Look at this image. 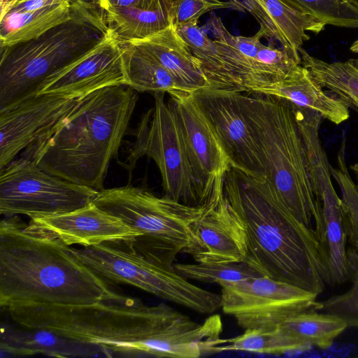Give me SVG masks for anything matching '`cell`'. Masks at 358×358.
<instances>
[{"label": "cell", "mask_w": 358, "mask_h": 358, "mask_svg": "<svg viewBox=\"0 0 358 358\" xmlns=\"http://www.w3.org/2000/svg\"><path fill=\"white\" fill-rule=\"evenodd\" d=\"M115 85H127V78L122 45L108 30L93 48L48 76L35 94L81 97Z\"/></svg>", "instance_id": "15"}, {"label": "cell", "mask_w": 358, "mask_h": 358, "mask_svg": "<svg viewBox=\"0 0 358 358\" xmlns=\"http://www.w3.org/2000/svg\"><path fill=\"white\" fill-rule=\"evenodd\" d=\"M191 228L203 247L196 262L246 261L248 249L245 226L224 192L211 209L192 223Z\"/></svg>", "instance_id": "18"}, {"label": "cell", "mask_w": 358, "mask_h": 358, "mask_svg": "<svg viewBox=\"0 0 358 358\" xmlns=\"http://www.w3.org/2000/svg\"><path fill=\"white\" fill-rule=\"evenodd\" d=\"M175 28L198 60L210 89L235 92L215 43L198 26V20L189 21Z\"/></svg>", "instance_id": "29"}, {"label": "cell", "mask_w": 358, "mask_h": 358, "mask_svg": "<svg viewBox=\"0 0 358 358\" xmlns=\"http://www.w3.org/2000/svg\"><path fill=\"white\" fill-rule=\"evenodd\" d=\"M152 94L154 107L144 115L136 129L127 169L131 173L138 159L147 156L159 169L164 196L189 206L203 204L180 127L165 101V93Z\"/></svg>", "instance_id": "9"}, {"label": "cell", "mask_w": 358, "mask_h": 358, "mask_svg": "<svg viewBox=\"0 0 358 358\" xmlns=\"http://www.w3.org/2000/svg\"><path fill=\"white\" fill-rule=\"evenodd\" d=\"M173 2L155 9L109 7L106 9L108 30L120 43L146 38L172 25Z\"/></svg>", "instance_id": "25"}, {"label": "cell", "mask_w": 358, "mask_h": 358, "mask_svg": "<svg viewBox=\"0 0 358 358\" xmlns=\"http://www.w3.org/2000/svg\"><path fill=\"white\" fill-rule=\"evenodd\" d=\"M240 351L261 355H282L301 351L299 346L278 327L247 329L236 337L221 338L213 353Z\"/></svg>", "instance_id": "30"}, {"label": "cell", "mask_w": 358, "mask_h": 358, "mask_svg": "<svg viewBox=\"0 0 358 358\" xmlns=\"http://www.w3.org/2000/svg\"><path fill=\"white\" fill-rule=\"evenodd\" d=\"M252 94H244V106L266 178L292 214L312 228L314 196L304 144L292 108L283 99Z\"/></svg>", "instance_id": "6"}, {"label": "cell", "mask_w": 358, "mask_h": 358, "mask_svg": "<svg viewBox=\"0 0 358 358\" xmlns=\"http://www.w3.org/2000/svg\"><path fill=\"white\" fill-rule=\"evenodd\" d=\"M309 178L314 196V233L320 249L328 285L349 280L345 232L341 198L331 179L327 154L317 133L304 136Z\"/></svg>", "instance_id": "12"}, {"label": "cell", "mask_w": 358, "mask_h": 358, "mask_svg": "<svg viewBox=\"0 0 358 358\" xmlns=\"http://www.w3.org/2000/svg\"><path fill=\"white\" fill-rule=\"evenodd\" d=\"M220 55L232 81L234 91L247 92L252 70L264 37L261 31L253 36H234L225 27L221 19L212 15L207 23Z\"/></svg>", "instance_id": "23"}, {"label": "cell", "mask_w": 358, "mask_h": 358, "mask_svg": "<svg viewBox=\"0 0 358 358\" xmlns=\"http://www.w3.org/2000/svg\"><path fill=\"white\" fill-rule=\"evenodd\" d=\"M253 94L283 99L301 108L320 113L335 124L348 120V107L335 95L324 90L301 64L283 80L257 90Z\"/></svg>", "instance_id": "21"}, {"label": "cell", "mask_w": 358, "mask_h": 358, "mask_svg": "<svg viewBox=\"0 0 358 358\" xmlns=\"http://www.w3.org/2000/svg\"><path fill=\"white\" fill-rule=\"evenodd\" d=\"M131 43L152 55L173 77L180 91L194 93L210 88L198 60L174 26Z\"/></svg>", "instance_id": "20"}, {"label": "cell", "mask_w": 358, "mask_h": 358, "mask_svg": "<svg viewBox=\"0 0 358 358\" xmlns=\"http://www.w3.org/2000/svg\"><path fill=\"white\" fill-rule=\"evenodd\" d=\"M1 328V352L9 355L43 354L57 357L96 356L103 350L98 346L71 339L52 331L38 329Z\"/></svg>", "instance_id": "22"}, {"label": "cell", "mask_w": 358, "mask_h": 358, "mask_svg": "<svg viewBox=\"0 0 358 358\" xmlns=\"http://www.w3.org/2000/svg\"><path fill=\"white\" fill-rule=\"evenodd\" d=\"M135 92L115 85L80 97L21 156L52 175L103 189L136 106Z\"/></svg>", "instance_id": "3"}, {"label": "cell", "mask_w": 358, "mask_h": 358, "mask_svg": "<svg viewBox=\"0 0 358 358\" xmlns=\"http://www.w3.org/2000/svg\"><path fill=\"white\" fill-rule=\"evenodd\" d=\"M193 95L232 166L257 178H266L261 152L245 110L244 94L207 88Z\"/></svg>", "instance_id": "14"}, {"label": "cell", "mask_w": 358, "mask_h": 358, "mask_svg": "<svg viewBox=\"0 0 358 358\" xmlns=\"http://www.w3.org/2000/svg\"><path fill=\"white\" fill-rule=\"evenodd\" d=\"M224 194L245 226V262L265 275L317 295L324 290L326 269L314 229L292 214L266 178L231 166Z\"/></svg>", "instance_id": "1"}, {"label": "cell", "mask_w": 358, "mask_h": 358, "mask_svg": "<svg viewBox=\"0 0 358 358\" xmlns=\"http://www.w3.org/2000/svg\"><path fill=\"white\" fill-rule=\"evenodd\" d=\"M6 310L21 327L48 329L98 346L106 355L141 357L145 343L166 326L173 308L166 303L148 306L110 291L90 305L24 306Z\"/></svg>", "instance_id": "4"}, {"label": "cell", "mask_w": 358, "mask_h": 358, "mask_svg": "<svg viewBox=\"0 0 358 358\" xmlns=\"http://www.w3.org/2000/svg\"><path fill=\"white\" fill-rule=\"evenodd\" d=\"M111 290L52 232L17 215L0 223V306H83Z\"/></svg>", "instance_id": "2"}, {"label": "cell", "mask_w": 358, "mask_h": 358, "mask_svg": "<svg viewBox=\"0 0 358 358\" xmlns=\"http://www.w3.org/2000/svg\"><path fill=\"white\" fill-rule=\"evenodd\" d=\"M350 50L352 52L358 53V39L352 44Z\"/></svg>", "instance_id": "41"}, {"label": "cell", "mask_w": 358, "mask_h": 358, "mask_svg": "<svg viewBox=\"0 0 358 358\" xmlns=\"http://www.w3.org/2000/svg\"><path fill=\"white\" fill-rule=\"evenodd\" d=\"M221 309L242 329H275L296 314L315 310L317 294L267 275L223 282Z\"/></svg>", "instance_id": "11"}, {"label": "cell", "mask_w": 358, "mask_h": 358, "mask_svg": "<svg viewBox=\"0 0 358 358\" xmlns=\"http://www.w3.org/2000/svg\"><path fill=\"white\" fill-rule=\"evenodd\" d=\"M70 0H0V17L10 13L33 11Z\"/></svg>", "instance_id": "38"}, {"label": "cell", "mask_w": 358, "mask_h": 358, "mask_svg": "<svg viewBox=\"0 0 358 358\" xmlns=\"http://www.w3.org/2000/svg\"><path fill=\"white\" fill-rule=\"evenodd\" d=\"M127 86L136 92L180 91L169 73L148 52L131 43H120Z\"/></svg>", "instance_id": "28"}, {"label": "cell", "mask_w": 358, "mask_h": 358, "mask_svg": "<svg viewBox=\"0 0 358 358\" xmlns=\"http://www.w3.org/2000/svg\"><path fill=\"white\" fill-rule=\"evenodd\" d=\"M234 6L237 5L220 0H176L172 5V25L176 27L189 21L198 20L206 13Z\"/></svg>", "instance_id": "36"}, {"label": "cell", "mask_w": 358, "mask_h": 358, "mask_svg": "<svg viewBox=\"0 0 358 358\" xmlns=\"http://www.w3.org/2000/svg\"><path fill=\"white\" fill-rule=\"evenodd\" d=\"M326 25L358 28V0H282Z\"/></svg>", "instance_id": "34"}, {"label": "cell", "mask_w": 358, "mask_h": 358, "mask_svg": "<svg viewBox=\"0 0 358 358\" xmlns=\"http://www.w3.org/2000/svg\"><path fill=\"white\" fill-rule=\"evenodd\" d=\"M99 191L52 175L20 156L0 169V213L45 217L93 202Z\"/></svg>", "instance_id": "10"}, {"label": "cell", "mask_w": 358, "mask_h": 358, "mask_svg": "<svg viewBox=\"0 0 358 358\" xmlns=\"http://www.w3.org/2000/svg\"><path fill=\"white\" fill-rule=\"evenodd\" d=\"M347 257L350 287L344 293L320 302L315 310L337 316L348 327L358 328V251L350 246Z\"/></svg>", "instance_id": "35"}, {"label": "cell", "mask_w": 358, "mask_h": 358, "mask_svg": "<svg viewBox=\"0 0 358 358\" xmlns=\"http://www.w3.org/2000/svg\"><path fill=\"white\" fill-rule=\"evenodd\" d=\"M71 17L70 1L33 11L6 14L0 17V46L34 39Z\"/></svg>", "instance_id": "24"}, {"label": "cell", "mask_w": 358, "mask_h": 358, "mask_svg": "<svg viewBox=\"0 0 358 358\" xmlns=\"http://www.w3.org/2000/svg\"><path fill=\"white\" fill-rule=\"evenodd\" d=\"M71 13L103 34L108 31L106 24V12L101 6V0H70Z\"/></svg>", "instance_id": "37"}, {"label": "cell", "mask_w": 358, "mask_h": 358, "mask_svg": "<svg viewBox=\"0 0 358 358\" xmlns=\"http://www.w3.org/2000/svg\"><path fill=\"white\" fill-rule=\"evenodd\" d=\"M240 6L257 21L259 31L295 58L301 59L299 50L309 40L308 32L319 34L326 24L282 0H242Z\"/></svg>", "instance_id": "19"}, {"label": "cell", "mask_w": 358, "mask_h": 358, "mask_svg": "<svg viewBox=\"0 0 358 358\" xmlns=\"http://www.w3.org/2000/svg\"><path fill=\"white\" fill-rule=\"evenodd\" d=\"M223 192L206 203L189 206L126 185L99 191L93 203L139 233L129 245L131 250L153 262L173 266L178 255L195 259L203 252L191 224L216 204Z\"/></svg>", "instance_id": "5"}, {"label": "cell", "mask_w": 358, "mask_h": 358, "mask_svg": "<svg viewBox=\"0 0 358 358\" xmlns=\"http://www.w3.org/2000/svg\"><path fill=\"white\" fill-rule=\"evenodd\" d=\"M278 327L299 346L301 351H306L313 347L329 348L348 327L337 316L308 310L292 315Z\"/></svg>", "instance_id": "27"}, {"label": "cell", "mask_w": 358, "mask_h": 358, "mask_svg": "<svg viewBox=\"0 0 358 358\" xmlns=\"http://www.w3.org/2000/svg\"><path fill=\"white\" fill-rule=\"evenodd\" d=\"M75 256L106 282L133 285L202 315L221 308V296L196 286L174 269L143 257L122 241L80 248Z\"/></svg>", "instance_id": "8"}, {"label": "cell", "mask_w": 358, "mask_h": 358, "mask_svg": "<svg viewBox=\"0 0 358 358\" xmlns=\"http://www.w3.org/2000/svg\"><path fill=\"white\" fill-rule=\"evenodd\" d=\"M301 65L323 89L358 111V59L327 62L299 50Z\"/></svg>", "instance_id": "26"}, {"label": "cell", "mask_w": 358, "mask_h": 358, "mask_svg": "<svg viewBox=\"0 0 358 358\" xmlns=\"http://www.w3.org/2000/svg\"><path fill=\"white\" fill-rule=\"evenodd\" d=\"M80 97L35 94L0 109V169L33 144Z\"/></svg>", "instance_id": "16"}, {"label": "cell", "mask_w": 358, "mask_h": 358, "mask_svg": "<svg viewBox=\"0 0 358 358\" xmlns=\"http://www.w3.org/2000/svg\"><path fill=\"white\" fill-rule=\"evenodd\" d=\"M171 0H101L106 10L109 7L155 9Z\"/></svg>", "instance_id": "39"}, {"label": "cell", "mask_w": 358, "mask_h": 358, "mask_svg": "<svg viewBox=\"0 0 358 358\" xmlns=\"http://www.w3.org/2000/svg\"><path fill=\"white\" fill-rule=\"evenodd\" d=\"M350 169H351V171H352V172L355 174V179H356V181H357L356 185H357V189H358V163H355L354 164H352L350 166Z\"/></svg>", "instance_id": "40"}, {"label": "cell", "mask_w": 358, "mask_h": 358, "mask_svg": "<svg viewBox=\"0 0 358 358\" xmlns=\"http://www.w3.org/2000/svg\"><path fill=\"white\" fill-rule=\"evenodd\" d=\"M168 105L180 127L201 200L212 199L223 187L232 163L193 93L168 94Z\"/></svg>", "instance_id": "13"}, {"label": "cell", "mask_w": 358, "mask_h": 358, "mask_svg": "<svg viewBox=\"0 0 358 358\" xmlns=\"http://www.w3.org/2000/svg\"><path fill=\"white\" fill-rule=\"evenodd\" d=\"M176 271L187 280L202 282L220 284L223 282H236L264 274L256 267L243 262L173 264Z\"/></svg>", "instance_id": "32"}, {"label": "cell", "mask_w": 358, "mask_h": 358, "mask_svg": "<svg viewBox=\"0 0 358 358\" xmlns=\"http://www.w3.org/2000/svg\"><path fill=\"white\" fill-rule=\"evenodd\" d=\"M29 223L52 232L69 246L87 247L108 241H122L129 245L139 236L93 202L69 213L32 218Z\"/></svg>", "instance_id": "17"}, {"label": "cell", "mask_w": 358, "mask_h": 358, "mask_svg": "<svg viewBox=\"0 0 358 358\" xmlns=\"http://www.w3.org/2000/svg\"><path fill=\"white\" fill-rule=\"evenodd\" d=\"M345 138L337 155V166H330L331 175L341 192L343 222L350 247L358 251V189L352 180L345 160Z\"/></svg>", "instance_id": "33"}, {"label": "cell", "mask_w": 358, "mask_h": 358, "mask_svg": "<svg viewBox=\"0 0 358 358\" xmlns=\"http://www.w3.org/2000/svg\"><path fill=\"white\" fill-rule=\"evenodd\" d=\"M104 34L72 15L34 39L1 47L0 109L34 95L48 76L93 48Z\"/></svg>", "instance_id": "7"}, {"label": "cell", "mask_w": 358, "mask_h": 358, "mask_svg": "<svg viewBox=\"0 0 358 358\" xmlns=\"http://www.w3.org/2000/svg\"><path fill=\"white\" fill-rule=\"evenodd\" d=\"M301 63L285 50L262 43L255 59L248 93L283 80Z\"/></svg>", "instance_id": "31"}]
</instances>
